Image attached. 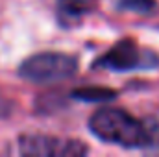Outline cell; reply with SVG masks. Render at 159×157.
<instances>
[{
    "label": "cell",
    "mask_w": 159,
    "mask_h": 157,
    "mask_svg": "<svg viewBox=\"0 0 159 157\" xmlns=\"http://www.w3.org/2000/svg\"><path fill=\"white\" fill-rule=\"evenodd\" d=\"M17 150L22 155L32 157H80L89 152V148L80 141L41 133L20 135L17 141Z\"/></svg>",
    "instance_id": "obj_4"
},
{
    "label": "cell",
    "mask_w": 159,
    "mask_h": 157,
    "mask_svg": "<svg viewBox=\"0 0 159 157\" xmlns=\"http://www.w3.org/2000/svg\"><path fill=\"white\" fill-rule=\"evenodd\" d=\"M119 96L117 91L106 89V87H80L70 92L72 100L89 102V104H100V102H113Z\"/></svg>",
    "instance_id": "obj_6"
},
{
    "label": "cell",
    "mask_w": 159,
    "mask_h": 157,
    "mask_svg": "<svg viewBox=\"0 0 159 157\" xmlns=\"http://www.w3.org/2000/svg\"><path fill=\"white\" fill-rule=\"evenodd\" d=\"M11 111H13V104H11V100L6 98V96L0 92V120L7 118L9 115H11Z\"/></svg>",
    "instance_id": "obj_8"
},
{
    "label": "cell",
    "mask_w": 159,
    "mask_h": 157,
    "mask_svg": "<svg viewBox=\"0 0 159 157\" xmlns=\"http://www.w3.org/2000/svg\"><path fill=\"white\" fill-rule=\"evenodd\" d=\"M159 67V57L144 50L131 37L120 39L106 54L93 61L94 70H111V72H131V70H152Z\"/></svg>",
    "instance_id": "obj_3"
},
{
    "label": "cell",
    "mask_w": 159,
    "mask_h": 157,
    "mask_svg": "<svg viewBox=\"0 0 159 157\" xmlns=\"http://www.w3.org/2000/svg\"><path fill=\"white\" fill-rule=\"evenodd\" d=\"M96 7H98V0H57L56 2L57 22L63 28L76 26L85 17L94 13Z\"/></svg>",
    "instance_id": "obj_5"
},
{
    "label": "cell",
    "mask_w": 159,
    "mask_h": 157,
    "mask_svg": "<svg viewBox=\"0 0 159 157\" xmlns=\"http://www.w3.org/2000/svg\"><path fill=\"white\" fill-rule=\"evenodd\" d=\"M78 57L63 52H39L26 57L19 65V76L30 83L46 85L76 76Z\"/></svg>",
    "instance_id": "obj_2"
},
{
    "label": "cell",
    "mask_w": 159,
    "mask_h": 157,
    "mask_svg": "<svg viewBox=\"0 0 159 157\" xmlns=\"http://www.w3.org/2000/svg\"><path fill=\"white\" fill-rule=\"evenodd\" d=\"M115 7L119 11H133L141 15H150L157 9L156 0H117Z\"/></svg>",
    "instance_id": "obj_7"
},
{
    "label": "cell",
    "mask_w": 159,
    "mask_h": 157,
    "mask_svg": "<svg viewBox=\"0 0 159 157\" xmlns=\"http://www.w3.org/2000/svg\"><path fill=\"white\" fill-rule=\"evenodd\" d=\"M89 131L102 142L128 150L152 146L148 124L117 107H102L93 113L89 118Z\"/></svg>",
    "instance_id": "obj_1"
}]
</instances>
